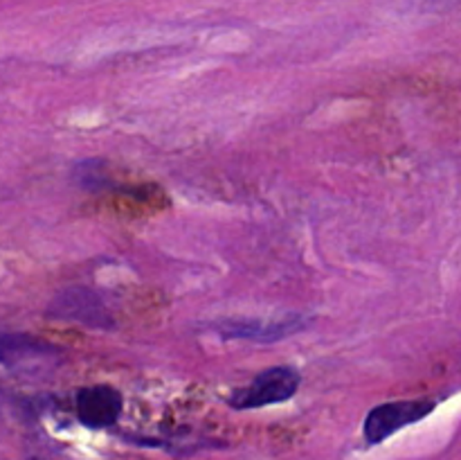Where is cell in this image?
Masks as SVG:
<instances>
[{
	"label": "cell",
	"instance_id": "277c9868",
	"mask_svg": "<svg viewBox=\"0 0 461 460\" xmlns=\"http://www.w3.org/2000/svg\"><path fill=\"white\" fill-rule=\"evenodd\" d=\"M59 361V350L50 343L23 334H0V365L16 370L50 368Z\"/></svg>",
	"mask_w": 461,
	"mask_h": 460
},
{
	"label": "cell",
	"instance_id": "52a82bcc",
	"mask_svg": "<svg viewBox=\"0 0 461 460\" xmlns=\"http://www.w3.org/2000/svg\"><path fill=\"white\" fill-rule=\"evenodd\" d=\"M75 179L81 188L86 189H102L106 185V176H104V162L99 161H84L77 165Z\"/></svg>",
	"mask_w": 461,
	"mask_h": 460
},
{
	"label": "cell",
	"instance_id": "8992f818",
	"mask_svg": "<svg viewBox=\"0 0 461 460\" xmlns=\"http://www.w3.org/2000/svg\"><path fill=\"white\" fill-rule=\"evenodd\" d=\"M122 406H124V400L120 392L104 383L81 388L77 395V415H79V422L88 428L113 427L120 419Z\"/></svg>",
	"mask_w": 461,
	"mask_h": 460
},
{
	"label": "cell",
	"instance_id": "6da1fadb",
	"mask_svg": "<svg viewBox=\"0 0 461 460\" xmlns=\"http://www.w3.org/2000/svg\"><path fill=\"white\" fill-rule=\"evenodd\" d=\"M300 388V374L288 365H275L257 374L246 388H239L230 397V406L239 410L261 409V406L282 404L291 400Z\"/></svg>",
	"mask_w": 461,
	"mask_h": 460
},
{
	"label": "cell",
	"instance_id": "5b68a950",
	"mask_svg": "<svg viewBox=\"0 0 461 460\" xmlns=\"http://www.w3.org/2000/svg\"><path fill=\"white\" fill-rule=\"evenodd\" d=\"M306 325L302 316H284L277 320H223L216 327V332L223 338H234V341H255V343H273L300 332Z\"/></svg>",
	"mask_w": 461,
	"mask_h": 460
},
{
	"label": "cell",
	"instance_id": "3957f363",
	"mask_svg": "<svg viewBox=\"0 0 461 460\" xmlns=\"http://www.w3.org/2000/svg\"><path fill=\"white\" fill-rule=\"evenodd\" d=\"M435 406L437 401L428 400V397L387 401V404L376 406L365 418V440L369 445H378V442L387 440L403 427H410V424L428 418L435 410Z\"/></svg>",
	"mask_w": 461,
	"mask_h": 460
},
{
	"label": "cell",
	"instance_id": "7a4b0ae2",
	"mask_svg": "<svg viewBox=\"0 0 461 460\" xmlns=\"http://www.w3.org/2000/svg\"><path fill=\"white\" fill-rule=\"evenodd\" d=\"M48 316L57 320H70V323L86 325V327L93 329H111L115 325L104 298L88 287L61 289L50 300Z\"/></svg>",
	"mask_w": 461,
	"mask_h": 460
}]
</instances>
